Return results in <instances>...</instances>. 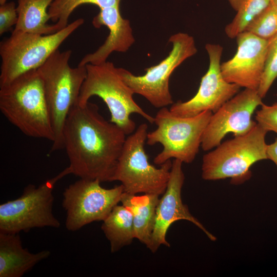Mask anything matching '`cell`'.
I'll return each mask as SVG.
<instances>
[{
    "instance_id": "obj_1",
    "label": "cell",
    "mask_w": 277,
    "mask_h": 277,
    "mask_svg": "<svg viewBox=\"0 0 277 277\" xmlns=\"http://www.w3.org/2000/svg\"><path fill=\"white\" fill-rule=\"evenodd\" d=\"M126 134L107 121L95 104L78 102L69 111L63 130V146L71 173L80 179L111 182Z\"/></svg>"
},
{
    "instance_id": "obj_2",
    "label": "cell",
    "mask_w": 277,
    "mask_h": 277,
    "mask_svg": "<svg viewBox=\"0 0 277 277\" xmlns=\"http://www.w3.org/2000/svg\"><path fill=\"white\" fill-rule=\"evenodd\" d=\"M0 110L25 135L54 141L44 84L37 69L0 87Z\"/></svg>"
},
{
    "instance_id": "obj_3",
    "label": "cell",
    "mask_w": 277,
    "mask_h": 277,
    "mask_svg": "<svg viewBox=\"0 0 277 277\" xmlns=\"http://www.w3.org/2000/svg\"><path fill=\"white\" fill-rule=\"evenodd\" d=\"M72 51L54 52L38 69L44 84L54 141L50 152L63 149V130L71 109L78 102L87 76L85 66L72 68L69 65Z\"/></svg>"
},
{
    "instance_id": "obj_4",
    "label": "cell",
    "mask_w": 277,
    "mask_h": 277,
    "mask_svg": "<svg viewBox=\"0 0 277 277\" xmlns=\"http://www.w3.org/2000/svg\"><path fill=\"white\" fill-rule=\"evenodd\" d=\"M86 66L87 76L80 91L78 104L87 103L92 96L99 97L110 111V121L120 127L126 135L135 131V123L130 117L133 113L154 123V117L145 112L134 100V92L123 80L113 63L106 61Z\"/></svg>"
},
{
    "instance_id": "obj_5",
    "label": "cell",
    "mask_w": 277,
    "mask_h": 277,
    "mask_svg": "<svg viewBox=\"0 0 277 277\" xmlns=\"http://www.w3.org/2000/svg\"><path fill=\"white\" fill-rule=\"evenodd\" d=\"M84 23V19L78 18L48 35L13 30L11 35L0 44V87L25 73L37 69Z\"/></svg>"
},
{
    "instance_id": "obj_6",
    "label": "cell",
    "mask_w": 277,
    "mask_h": 277,
    "mask_svg": "<svg viewBox=\"0 0 277 277\" xmlns=\"http://www.w3.org/2000/svg\"><path fill=\"white\" fill-rule=\"evenodd\" d=\"M268 132L259 124L248 133L227 140L203 157L202 177L207 181L231 178L241 184L251 176L250 168L267 160L265 137Z\"/></svg>"
},
{
    "instance_id": "obj_7",
    "label": "cell",
    "mask_w": 277,
    "mask_h": 277,
    "mask_svg": "<svg viewBox=\"0 0 277 277\" xmlns=\"http://www.w3.org/2000/svg\"><path fill=\"white\" fill-rule=\"evenodd\" d=\"M212 112L205 111L192 117H180L166 107L161 108L154 117L157 128L148 132L146 143L161 144L162 150L154 158L161 165L171 159L189 164L195 159L201 145L202 136Z\"/></svg>"
},
{
    "instance_id": "obj_8",
    "label": "cell",
    "mask_w": 277,
    "mask_h": 277,
    "mask_svg": "<svg viewBox=\"0 0 277 277\" xmlns=\"http://www.w3.org/2000/svg\"><path fill=\"white\" fill-rule=\"evenodd\" d=\"M147 130V125L142 124L126 137L111 182H120L127 193L161 195L166 190L172 162L168 160L159 168L149 162L144 148Z\"/></svg>"
},
{
    "instance_id": "obj_9",
    "label": "cell",
    "mask_w": 277,
    "mask_h": 277,
    "mask_svg": "<svg viewBox=\"0 0 277 277\" xmlns=\"http://www.w3.org/2000/svg\"><path fill=\"white\" fill-rule=\"evenodd\" d=\"M71 174L69 167L38 187L29 184L18 198L0 205V232L19 233L33 228H58L61 224L52 212L56 183Z\"/></svg>"
},
{
    "instance_id": "obj_10",
    "label": "cell",
    "mask_w": 277,
    "mask_h": 277,
    "mask_svg": "<svg viewBox=\"0 0 277 277\" xmlns=\"http://www.w3.org/2000/svg\"><path fill=\"white\" fill-rule=\"evenodd\" d=\"M169 42L172 44L168 55L158 64L145 69L142 75L118 68L124 82L134 94L142 95L155 108H163L173 103L169 87V78L174 70L186 59L197 52L193 37L187 33L172 35Z\"/></svg>"
},
{
    "instance_id": "obj_11",
    "label": "cell",
    "mask_w": 277,
    "mask_h": 277,
    "mask_svg": "<svg viewBox=\"0 0 277 277\" xmlns=\"http://www.w3.org/2000/svg\"><path fill=\"white\" fill-rule=\"evenodd\" d=\"M98 180L80 179L63 192L62 206L66 211V227L75 231L95 221H103L121 202L124 192L121 184L102 187Z\"/></svg>"
},
{
    "instance_id": "obj_12",
    "label": "cell",
    "mask_w": 277,
    "mask_h": 277,
    "mask_svg": "<svg viewBox=\"0 0 277 277\" xmlns=\"http://www.w3.org/2000/svg\"><path fill=\"white\" fill-rule=\"evenodd\" d=\"M262 99L257 90L245 88L226 102L212 113L202 136V149L215 148L229 133L238 136L249 132L257 125L252 115Z\"/></svg>"
},
{
    "instance_id": "obj_13",
    "label": "cell",
    "mask_w": 277,
    "mask_h": 277,
    "mask_svg": "<svg viewBox=\"0 0 277 277\" xmlns=\"http://www.w3.org/2000/svg\"><path fill=\"white\" fill-rule=\"evenodd\" d=\"M205 48L209 58L208 69L202 77L198 91L193 97L171 105L169 109L176 116L192 117L205 111L214 113L240 91L239 86L226 81L222 74L223 47L219 44L208 43Z\"/></svg>"
},
{
    "instance_id": "obj_14",
    "label": "cell",
    "mask_w": 277,
    "mask_h": 277,
    "mask_svg": "<svg viewBox=\"0 0 277 277\" xmlns=\"http://www.w3.org/2000/svg\"><path fill=\"white\" fill-rule=\"evenodd\" d=\"M182 164L181 161L173 159L166 190L159 199L151 243L148 248L152 252H155L161 245L170 246L166 240L168 230L172 223L181 220L192 223L210 240H216V237L191 214L188 207L183 203L181 192L185 175Z\"/></svg>"
},
{
    "instance_id": "obj_15",
    "label": "cell",
    "mask_w": 277,
    "mask_h": 277,
    "mask_svg": "<svg viewBox=\"0 0 277 277\" xmlns=\"http://www.w3.org/2000/svg\"><path fill=\"white\" fill-rule=\"evenodd\" d=\"M237 50L221 64L224 79L240 87L258 90L264 71L268 39L244 31L236 37Z\"/></svg>"
},
{
    "instance_id": "obj_16",
    "label": "cell",
    "mask_w": 277,
    "mask_h": 277,
    "mask_svg": "<svg viewBox=\"0 0 277 277\" xmlns=\"http://www.w3.org/2000/svg\"><path fill=\"white\" fill-rule=\"evenodd\" d=\"M100 9L92 24L96 28L106 27L109 32L108 36L95 51L85 55L78 65L101 64L107 61L113 52H125L135 42L130 21L122 16L119 6Z\"/></svg>"
},
{
    "instance_id": "obj_17",
    "label": "cell",
    "mask_w": 277,
    "mask_h": 277,
    "mask_svg": "<svg viewBox=\"0 0 277 277\" xmlns=\"http://www.w3.org/2000/svg\"><path fill=\"white\" fill-rule=\"evenodd\" d=\"M50 255L49 250L30 253L19 233L0 232V277H21Z\"/></svg>"
},
{
    "instance_id": "obj_18",
    "label": "cell",
    "mask_w": 277,
    "mask_h": 277,
    "mask_svg": "<svg viewBox=\"0 0 277 277\" xmlns=\"http://www.w3.org/2000/svg\"><path fill=\"white\" fill-rule=\"evenodd\" d=\"M159 196L154 194L136 195L124 192L121 200L122 204L132 212L135 239L148 248L154 227Z\"/></svg>"
},
{
    "instance_id": "obj_19",
    "label": "cell",
    "mask_w": 277,
    "mask_h": 277,
    "mask_svg": "<svg viewBox=\"0 0 277 277\" xmlns=\"http://www.w3.org/2000/svg\"><path fill=\"white\" fill-rule=\"evenodd\" d=\"M54 0H18V19L14 30L48 35L58 31L54 24L49 25L48 8Z\"/></svg>"
},
{
    "instance_id": "obj_20",
    "label": "cell",
    "mask_w": 277,
    "mask_h": 277,
    "mask_svg": "<svg viewBox=\"0 0 277 277\" xmlns=\"http://www.w3.org/2000/svg\"><path fill=\"white\" fill-rule=\"evenodd\" d=\"M103 222L101 228L112 253L131 244L135 239L132 212L122 204L116 205Z\"/></svg>"
},
{
    "instance_id": "obj_21",
    "label": "cell",
    "mask_w": 277,
    "mask_h": 277,
    "mask_svg": "<svg viewBox=\"0 0 277 277\" xmlns=\"http://www.w3.org/2000/svg\"><path fill=\"white\" fill-rule=\"evenodd\" d=\"M236 12L232 21L225 28V32L234 38L245 31L247 26L270 4L271 0H228Z\"/></svg>"
},
{
    "instance_id": "obj_22",
    "label": "cell",
    "mask_w": 277,
    "mask_h": 277,
    "mask_svg": "<svg viewBox=\"0 0 277 277\" xmlns=\"http://www.w3.org/2000/svg\"><path fill=\"white\" fill-rule=\"evenodd\" d=\"M121 0H54L48 8L50 19L58 31L66 27L73 11L78 6L86 4L94 5L100 9L118 6Z\"/></svg>"
},
{
    "instance_id": "obj_23",
    "label": "cell",
    "mask_w": 277,
    "mask_h": 277,
    "mask_svg": "<svg viewBox=\"0 0 277 277\" xmlns=\"http://www.w3.org/2000/svg\"><path fill=\"white\" fill-rule=\"evenodd\" d=\"M245 31L266 39L277 34V6L270 4L247 26Z\"/></svg>"
},
{
    "instance_id": "obj_24",
    "label": "cell",
    "mask_w": 277,
    "mask_h": 277,
    "mask_svg": "<svg viewBox=\"0 0 277 277\" xmlns=\"http://www.w3.org/2000/svg\"><path fill=\"white\" fill-rule=\"evenodd\" d=\"M277 78V34L268 39L265 67L258 89L260 97L264 98Z\"/></svg>"
},
{
    "instance_id": "obj_25",
    "label": "cell",
    "mask_w": 277,
    "mask_h": 277,
    "mask_svg": "<svg viewBox=\"0 0 277 277\" xmlns=\"http://www.w3.org/2000/svg\"><path fill=\"white\" fill-rule=\"evenodd\" d=\"M255 120L266 131L277 134V102L271 105L263 104L256 112Z\"/></svg>"
},
{
    "instance_id": "obj_26",
    "label": "cell",
    "mask_w": 277,
    "mask_h": 277,
    "mask_svg": "<svg viewBox=\"0 0 277 277\" xmlns=\"http://www.w3.org/2000/svg\"><path fill=\"white\" fill-rule=\"evenodd\" d=\"M18 19L16 7L14 2H6L0 6V35L16 25Z\"/></svg>"
},
{
    "instance_id": "obj_27",
    "label": "cell",
    "mask_w": 277,
    "mask_h": 277,
    "mask_svg": "<svg viewBox=\"0 0 277 277\" xmlns=\"http://www.w3.org/2000/svg\"><path fill=\"white\" fill-rule=\"evenodd\" d=\"M267 155L268 159L272 161L277 167V138L270 144H267Z\"/></svg>"
},
{
    "instance_id": "obj_28",
    "label": "cell",
    "mask_w": 277,
    "mask_h": 277,
    "mask_svg": "<svg viewBox=\"0 0 277 277\" xmlns=\"http://www.w3.org/2000/svg\"><path fill=\"white\" fill-rule=\"evenodd\" d=\"M271 4L277 6V0H271Z\"/></svg>"
},
{
    "instance_id": "obj_29",
    "label": "cell",
    "mask_w": 277,
    "mask_h": 277,
    "mask_svg": "<svg viewBox=\"0 0 277 277\" xmlns=\"http://www.w3.org/2000/svg\"><path fill=\"white\" fill-rule=\"evenodd\" d=\"M7 2V0H0V4H3Z\"/></svg>"
}]
</instances>
